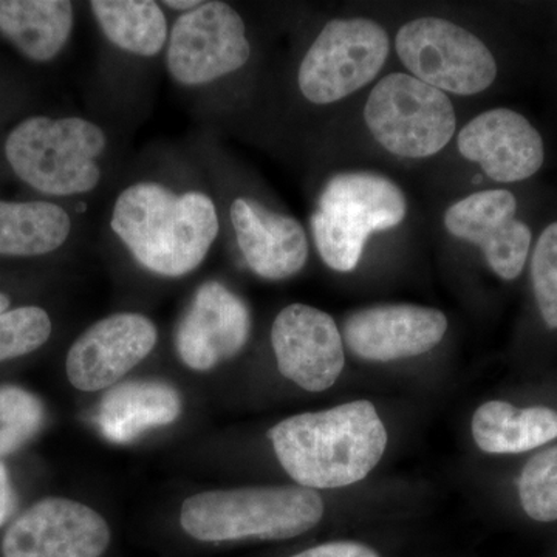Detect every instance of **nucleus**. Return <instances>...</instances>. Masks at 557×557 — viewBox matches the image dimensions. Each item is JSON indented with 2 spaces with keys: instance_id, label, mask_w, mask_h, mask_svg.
<instances>
[{
  "instance_id": "9b49d317",
  "label": "nucleus",
  "mask_w": 557,
  "mask_h": 557,
  "mask_svg": "<svg viewBox=\"0 0 557 557\" xmlns=\"http://www.w3.org/2000/svg\"><path fill=\"white\" fill-rule=\"evenodd\" d=\"M159 330L141 313L110 314L72 344L65 370L73 387L98 392L113 387L157 346Z\"/></svg>"
},
{
  "instance_id": "b1692460",
  "label": "nucleus",
  "mask_w": 557,
  "mask_h": 557,
  "mask_svg": "<svg viewBox=\"0 0 557 557\" xmlns=\"http://www.w3.org/2000/svg\"><path fill=\"white\" fill-rule=\"evenodd\" d=\"M522 508L537 522L557 520V446L528 460L519 479Z\"/></svg>"
},
{
  "instance_id": "9d476101",
  "label": "nucleus",
  "mask_w": 557,
  "mask_h": 557,
  "mask_svg": "<svg viewBox=\"0 0 557 557\" xmlns=\"http://www.w3.org/2000/svg\"><path fill=\"white\" fill-rule=\"evenodd\" d=\"M110 528L100 512L70 498L49 497L11 523L3 557H101Z\"/></svg>"
},
{
  "instance_id": "0eeeda50",
  "label": "nucleus",
  "mask_w": 557,
  "mask_h": 557,
  "mask_svg": "<svg viewBox=\"0 0 557 557\" xmlns=\"http://www.w3.org/2000/svg\"><path fill=\"white\" fill-rule=\"evenodd\" d=\"M388 46L387 33L376 22L330 21L300 62V91L313 104L343 100L375 79Z\"/></svg>"
},
{
  "instance_id": "f8f14e48",
  "label": "nucleus",
  "mask_w": 557,
  "mask_h": 557,
  "mask_svg": "<svg viewBox=\"0 0 557 557\" xmlns=\"http://www.w3.org/2000/svg\"><path fill=\"white\" fill-rule=\"evenodd\" d=\"M271 346L278 372L304 391H327L346 364L343 335L333 318L304 304H292L277 314Z\"/></svg>"
},
{
  "instance_id": "1a4fd4ad",
  "label": "nucleus",
  "mask_w": 557,
  "mask_h": 557,
  "mask_svg": "<svg viewBox=\"0 0 557 557\" xmlns=\"http://www.w3.org/2000/svg\"><path fill=\"white\" fill-rule=\"evenodd\" d=\"M251 54L247 27L226 2H203L170 30L166 69L183 87H203L244 67Z\"/></svg>"
},
{
  "instance_id": "bb28decb",
  "label": "nucleus",
  "mask_w": 557,
  "mask_h": 557,
  "mask_svg": "<svg viewBox=\"0 0 557 557\" xmlns=\"http://www.w3.org/2000/svg\"><path fill=\"white\" fill-rule=\"evenodd\" d=\"M292 557H381L375 549L357 542H330Z\"/></svg>"
},
{
  "instance_id": "f3484780",
  "label": "nucleus",
  "mask_w": 557,
  "mask_h": 557,
  "mask_svg": "<svg viewBox=\"0 0 557 557\" xmlns=\"http://www.w3.org/2000/svg\"><path fill=\"white\" fill-rule=\"evenodd\" d=\"M231 225L249 270L267 281L298 274L309 259V239L298 220L278 214L248 197L230 208Z\"/></svg>"
},
{
  "instance_id": "6e6552de",
  "label": "nucleus",
  "mask_w": 557,
  "mask_h": 557,
  "mask_svg": "<svg viewBox=\"0 0 557 557\" xmlns=\"http://www.w3.org/2000/svg\"><path fill=\"white\" fill-rule=\"evenodd\" d=\"M399 60L443 94H480L494 83L497 64L490 49L471 32L438 17L403 25L395 40Z\"/></svg>"
},
{
  "instance_id": "ddd939ff",
  "label": "nucleus",
  "mask_w": 557,
  "mask_h": 557,
  "mask_svg": "<svg viewBox=\"0 0 557 557\" xmlns=\"http://www.w3.org/2000/svg\"><path fill=\"white\" fill-rule=\"evenodd\" d=\"M516 211L518 201L509 190H483L454 203L446 211L445 225L457 239L482 248L498 277L515 281L531 245V230L516 219Z\"/></svg>"
},
{
  "instance_id": "a878e982",
  "label": "nucleus",
  "mask_w": 557,
  "mask_h": 557,
  "mask_svg": "<svg viewBox=\"0 0 557 557\" xmlns=\"http://www.w3.org/2000/svg\"><path fill=\"white\" fill-rule=\"evenodd\" d=\"M534 296L549 329H557V222L539 237L531 260Z\"/></svg>"
},
{
  "instance_id": "39448f33",
  "label": "nucleus",
  "mask_w": 557,
  "mask_h": 557,
  "mask_svg": "<svg viewBox=\"0 0 557 557\" xmlns=\"http://www.w3.org/2000/svg\"><path fill=\"white\" fill-rule=\"evenodd\" d=\"M408 212L405 194L394 182L370 172L335 175L319 197L311 233L330 269H357L370 234L395 228Z\"/></svg>"
},
{
  "instance_id": "aec40b11",
  "label": "nucleus",
  "mask_w": 557,
  "mask_h": 557,
  "mask_svg": "<svg viewBox=\"0 0 557 557\" xmlns=\"http://www.w3.org/2000/svg\"><path fill=\"white\" fill-rule=\"evenodd\" d=\"M472 437L486 454L527 453L557 438V412L487 401L472 417Z\"/></svg>"
},
{
  "instance_id": "cd10ccee",
  "label": "nucleus",
  "mask_w": 557,
  "mask_h": 557,
  "mask_svg": "<svg viewBox=\"0 0 557 557\" xmlns=\"http://www.w3.org/2000/svg\"><path fill=\"white\" fill-rule=\"evenodd\" d=\"M14 509V491L11 486L9 471L0 461V527L9 520Z\"/></svg>"
},
{
  "instance_id": "423d86ee",
  "label": "nucleus",
  "mask_w": 557,
  "mask_h": 557,
  "mask_svg": "<svg viewBox=\"0 0 557 557\" xmlns=\"http://www.w3.org/2000/svg\"><path fill=\"white\" fill-rule=\"evenodd\" d=\"M364 120L384 149L405 159L435 156L457 127L448 95L406 73H392L373 87Z\"/></svg>"
},
{
  "instance_id": "2eb2a0df",
  "label": "nucleus",
  "mask_w": 557,
  "mask_h": 557,
  "mask_svg": "<svg viewBox=\"0 0 557 557\" xmlns=\"http://www.w3.org/2000/svg\"><path fill=\"white\" fill-rule=\"evenodd\" d=\"M448 319L417 306H379L344 319L343 341L366 361L388 362L426 354L445 336Z\"/></svg>"
},
{
  "instance_id": "7ed1b4c3",
  "label": "nucleus",
  "mask_w": 557,
  "mask_h": 557,
  "mask_svg": "<svg viewBox=\"0 0 557 557\" xmlns=\"http://www.w3.org/2000/svg\"><path fill=\"white\" fill-rule=\"evenodd\" d=\"M324 502L304 486L205 491L183 502L180 523L200 542L298 537L318 525Z\"/></svg>"
},
{
  "instance_id": "20e7f679",
  "label": "nucleus",
  "mask_w": 557,
  "mask_h": 557,
  "mask_svg": "<svg viewBox=\"0 0 557 557\" xmlns=\"http://www.w3.org/2000/svg\"><path fill=\"white\" fill-rule=\"evenodd\" d=\"M108 135L81 116H30L11 129L7 161L30 188L53 197L89 194L100 185L98 161L108 149Z\"/></svg>"
},
{
  "instance_id": "4468645a",
  "label": "nucleus",
  "mask_w": 557,
  "mask_h": 557,
  "mask_svg": "<svg viewBox=\"0 0 557 557\" xmlns=\"http://www.w3.org/2000/svg\"><path fill=\"white\" fill-rule=\"evenodd\" d=\"M249 332L251 317L245 300L222 282L209 281L197 289L180 322L175 347L189 369L207 372L239 355Z\"/></svg>"
},
{
  "instance_id": "393cba45",
  "label": "nucleus",
  "mask_w": 557,
  "mask_h": 557,
  "mask_svg": "<svg viewBox=\"0 0 557 557\" xmlns=\"http://www.w3.org/2000/svg\"><path fill=\"white\" fill-rule=\"evenodd\" d=\"M51 335V319L36 306L17 307L0 314V362L25 357L42 347Z\"/></svg>"
},
{
  "instance_id": "f03ea898",
  "label": "nucleus",
  "mask_w": 557,
  "mask_h": 557,
  "mask_svg": "<svg viewBox=\"0 0 557 557\" xmlns=\"http://www.w3.org/2000/svg\"><path fill=\"white\" fill-rule=\"evenodd\" d=\"M277 460L299 486L335 490L368 478L387 446V432L370 401L300 413L269 432Z\"/></svg>"
},
{
  "instance_id": "a211bd4d",
  "label": "nucleus",
  "mask_w": 557,
  "mask_h": 557,
  "mask_svg": "<svg viewBox=\"0 0 557 557\" xmlns=\"http://www.w3.org/2000/svg\"><path fill=\"white\" fill-rule=\"evenodd\" d=\"M182 413V398L160 381H127L110 387L98 408L97 423L113 443H129L149 429L174 423Z\"/></svg>"
},
{
  "instance_id": "412c9836",
  "label": "nucleus",
  "mask_w": 557,
  "mask_h": 557,
  "mask_svg": "<svg viewBox=\"0 0 557 557\" xmlns=\"http://www.w3.org/2000/svg\"><path fill=\"white\" fill-rule=\"evenodd\" d=\"M72 228V218L60 205L0 200V256L50 255L67 242Z\"/></svg>"
},
{
  "instance_id": "f257e3e1",
  "label": "nucleus",
  "mask_w": 557,
  "mask_h": 557,
  "mask_svg": "<svg viewBox=\"0 0 557 557\" xmlns=\"http://www.w3.org/2000/svg\"><path fill=\"white\" fill-rule=\"evenodd\" d=\"M110 226L143 269L163 277L199 269L220 231L218 208L208 194L175 193L157 182L121 190Z\"/></svg>"
},
{
  "instance_id": "4be33fe9",
  "label": "nucleus",
  "mask_w": 557,
  "mask_h": 557,
  "mask_svg": "<svg viewBox=\"0 0 557 557\" xmlns=\"http://www.w3.org/2000/svg\"><path fill=\"white\" fill-rule=\"evenodd\" d=\"M95 21L120 50L143 58H156L166 50L170 25L163 7L152 0H94Z\"/></svg>"
},
{
  "instance_id": "c756f323",
  "label": "nucleus",
  "mask_w": 557,
  "mask_h": 557,
  "mask_svg": "<svg viewBox=\"0 0 557 557\" xmlns=\"http://www.w3.org/2000/svg\"><path fill=\"white\" fill-rule=\"evenodd\" d=\"M10 309V298L3 293H0V314L5 313Z\"/></svg>"
},
{
  "instance_id": "dca6fc26",
  "label": "nucleus",
  "mask_w": 557,
  "mask_h": 557,
  "mask_svg": "<svg viewBox=\"0 0 557 557\" xmlns=\"http://www.w3.org/2000/svg\"><path fill=\"white\" fill-rule=\"evenodd\" d=\"M458 150L500 183L533 177L545 159L541 134L525 116L509 109L487 110L469 121L458 134Z\"/></svg>"
},
{
  "instance_id": "5701e85b",
  "label": "nucleus",
  "mask_w": 557,
  "mask_h": 557,
  "mask_svg": "<svg viewBox=\"0 0 557 557\" xmlns=\"http://www.w3.org/2000/svg\"><path fill=\"white\" fill-rule=\"evenodd\" d=\"M46 410L40 399L20 386H0V458L21 449L38 434Z\"/></svg>"
},
{
  "instance_id": "c85d7f7f",
  "label": "nucleus",
  "mask_w": 557,
  "mask_h": 557,
  "mask_svg": "<svg viewBox=\"0 0 557 557\" xmlns=\"http://www.w3.org/2000/svg\"><path fill=\"white\" fill-rule=\"evenodd\" d=\"M200 0H166L161 5L168 7L171 10L182 11L183 13H189V11L199 9L201 5Z\"/></svg>"
},
{
  "instance_id": "6ab92c4d",
  "label": "nucleus",
  "mask_w": 557,
  "mask_h": 557,
  "mask_svg": "<svg viewBox=\"0 0 557 557\" xmlns=\"http://www.w3.org/2000/svg\"><path fill=\"white\" fill-rule=\"evenodd\" d=\"M73 27L75 9L67 0H0V33L28 60H54Z\"/></svg>"
}]
</instances>
